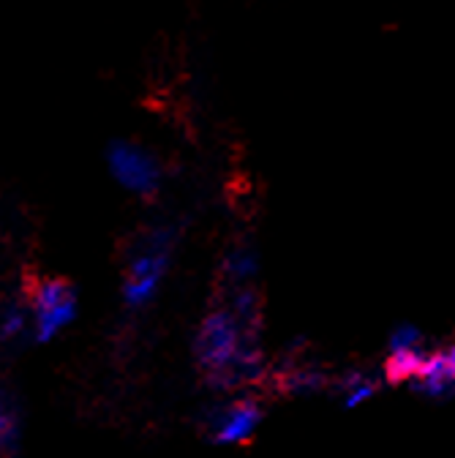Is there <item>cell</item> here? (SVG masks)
Segmentation results:
<instances>
[{
	"instance_id": "obj_4",
	"label": "cell",
	"mask_w": 455,
	"mask_h": 458,
	"mask_svg": "<svg viewBox=\"0 0 455 458\" xmlns=\"http://www.w3.org/2000/svg\"><path fill=\"white\" fill-rule=\"evenodd\" d=\"M106 172L126 194L153 199L164 186V164L158 156L134 140H112L104 153Z\"/></svg>"
},
{
	"instance_id": "obj_1",
	"label": "cell",
	"mask_w": 455,
	"mask_h": 458,
	"mask_svg": "<svg viewBox=\"0 0 455 458\" xmlns=\"http://www.w3.org/2000/svg\"><path fill=\"white\" fill-rule=\"evenodd\" d=\"M259 325L243 319L223 301L202 317L194 333V360L213 387L235 390L259 382L265 371Z\"/></svg>"
},
{
	"instance_id": "obj_10",
	"label": "cell",
	"mask_w": 455,
	"mask_h": 458,
	"mask_svg": "<svg viewBox=\"0 0 455 458\" xmlns=\"http://www.w3.org/2000/svg\"><path fill=\"white\" fill-rule=\"evenodd\" d=\"M333 387L338 390L341 404H344L347 410H355V407L366 404L368 398L376 395L379 379H376L374 374L363 371V369H352V371H347V374H341V377L333 382Z\"/></svg>"
},
{
	"instance_id": "obj_8",
	"label": "cell",
	"mask_w": 455,
	"mask_h": 458,
	"mask_svg": "<svg viewBox=\"0 0 455 458\" xmlns=\"http://www.w3.org/2000/svg\"><path fill=\"white\" fill-rule=\"evenodd\" d=\"M22 442V415L12 387L0 379V458H14Z\"/></svg>"
},
{
	"instance_id": "obj_2",
	"label": "cell",
	"mask_w": 455,
	"mask_h": 458,
	"mask_svg": "<svg viewBox=\"0 0 455 458\" xmlns=\"http://www.w3.org/2000/svg\"><path fill=\"white\" fill-rule=\"evenodd\" d=\"M175 241L178 229L173 224H156L137 235L121 276V301L129 311H142L158 298L173 267Z\"/></svg>"
},
{
	"instance_id": "obj_9",
	"label": "cell",
	"mask_w": 455,
	"mask_h": 458,
	"mask_svg": "<svg viewBox=\"0 0 455 458\" xmlns=\"http://www.w3.org/2000/svg\"><path fill=\"white\" fill-rule=\"evenodd\" d=\"M221 276L226 286H238V284H254L259 276V254L251 243L240 241L230 251L223 254L221 262Z\"/></svg>"
},
{
	"instance_id": "obj_6",
	"label": "cell",
	"mask_w": 455,
	"mask_h": 458,
	"mask_svg": "<svg viewBox=\"0 0 455 458\" xmlns=\"http://www.w3.org/2000/svg\"><path fill=\"white\" fill-rule=\"evenodd\" d=\"M426 358H428V350H426L423 333L415 325H398L387 341V363H384L387 382L392 385L412 382L420 374Z\"/></svg>"
},
{
	"instance_id": "obj_5",
	"label": "cell",
	"mask_w": 455,
	"mask_h": 458,
	"mask_svg": "<svg viewBox=\"0 0 455 458\" xmlns=\"http://www.w3.org/2000/svg\"><path fill=\"white\" fill-rule=\"evenodd\" d=\"M262 420L265 410L259 401L251 395H238L213 407L205 420V428L215 445H243L259 431Z\"/></svg>"
},
{
	"instance_id": "obj_11",
	"label": "cell",
	"mask_w": 455,
	"mask_h": 458,
	"mask_svg": "<svg viewBox=\"0 0 455 458\" xmlns=\"http://www.w3.org/2000/svg\"><path fill=\"white\" fill-rule=\"evenodd\" d=\"M327 382H330V377L322 369L308 366V363H298L278 377V387L287 395H314V393L324 390Z\"/></svg>"
},
{
	"instance_id": "obj_3",
	"label": "cell",
	"mask_w": 455,
	"mask_h": 458,
	"mask_svg": "<svg viewBox=\"0 0 455 458\" xmlns=\"http://www.w3.org/2000/svg\"><path fill=\"white\" fill-rule=\"evenodd\" d=\"M30 341L52 344L80 317V290L63 276H38L25 290Z\"/></svg>"
},
{
	"instance_id": "obj_7",
	"label": "cell",
	"mask_w": 455,
	"mask_h": 458,
	"mask_svg": "<svg viewBox=\"0 0 455 458\" xmlns=\"http://www.w3.org/2000/svg\"><path fill=\"white\" fill-rule=\"evenodd\" d=\"M412 385L420 395L431 401H447L455 395V341L444 344L436 352H428Z\"/></svg>"
},
{
	"instance_id": "obj_12",
	"label": "cell",
	"mask_w": 455,
	"mask_h": 458,
	"mask_svg": "<svg viewBox=\"0 0 455 458\" xmlns=\"http://www.w3.org/2000/svg\"><path fill=\"white\" fill-rule=\"evenodd\" d=\"M30 338V317L25 298H9L0 303V341L14 344Z\"/></svg>"
}]
</instances>
